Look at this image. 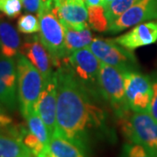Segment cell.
Listing matches in <instances>:
<instances>
[{
    "mask_svg": "<svg viewBox=\"0 0 157 157\" xmlns=\"http://www.w3.org/2000/svg\"><path fill=\"white\" fill-rule=\"evenodd\" d=\"M54 77L57 86L54 133L88 148L93 133L104 128L105 113L94 104L92 96L66 65L57 69Z\"/></svg>",
    "mask_w": 157,
    "mask_h": 157,
    "instance_id": "6da1fadb",
    "label": "cell"
},
{
    "mask_svg": "<svg viewBox=\"0 0 157 157\" xmlns=\"http://www.w3.org/2000/svg\"><path fill=\"white\" fill-rule=\"evenodd\" d=\"M37 13L40 25L39 38L50 53L53 67L58 69L62 66L64 59L67 58V52L63 25L53 0H46Z\"/></svg>",
    "mask_w": 157,
    "mask_h": 157,
    "instance_id": "7a4b0ae2",
    "label": "cell"
},
{
    "mask_svg": "<svg viewBox=\"0 0 157 157\" xmlns=\"http://www.w3.org/2000/svg\"><path fill=\"white\" fill-rule=\"evenodd\" d=\"M17 72V97L24 118L35 110V105L44 86L41 73L22 53L16 57Z\"/></svg>",
    "mask_w": 157,
    "mask_h": 157,
    "instance_id": "3957f363",
    "label": "cell"
},
{
    "mask_svg": "<svg viewBox=\"0 0 157 157\" xmlns=\"http://www.w3.org/2000/svg\"><path fill=\"white\" fill-rule=\"evenodd\" d=\"M62 65H66L71 70L78 83L92 97L98 99L101 96L99 75L101 62L89 46L74 51L64 59Z\"/></svg>",
    "mask_w": 157,
    "mask_h": 157,
    "instance_id": "277c9868",
    "label": "cell"
},
{
    "mask_svg": "<svg viewBox=\"0 0 157 157\" xmlns=\"http://www.w3.org/2000/svg\"><path fill=\"white\" fill-rule=\"evenodd\" d=\"M124 136L130 141L144 147L157 156V121L148 113L129 110L119 118Z\"/></svg>",
    "mask_w": 157,
    "mask_h": 157,
    "instance_id": "5b68a950",
    "label": "cell"
},
{
    "mask_svg": "<svg viewBox=\"0 0 157 157\" xmlns=\"http://www.w3.org/2000/svg\"><path fill=\"white\" fill-rule=\"evenodd\" d=\"M125 73L120 68L101 62L99 75L101 96L111 106L119 118L130 110L125 97Z\"/></svg>",
    "mask_w": 157,
    "mask_h": 157,
    "instance_id": "8992f818",
    "label": "cell"
},
{
    "mask_svg": "<svg viewBox=\"0 0 157 157\" xmlns=\"http://www.w3.org/2000/svg\"><path fill=\"white\" fill-rule=\"evenodd\" d=\"M89 48L104 64L120 68L125 72L136 71L138 67L133 52L117 44L113 39L95 38L90 44Z\"/></svg>",
    "mask_w": 157,
    "mask_h": 157,
    "instance_id": "52a82bcc",
    "label": "cell"
},
{
    "mask_svg": "<svg viewBox=\"0 0 157 157\" xmlns=\"http://www.w3.org/2000/svg\"><path fill=\"white\" fill-rule=\"evenodd\" d=\"M125 97L128 108L133 112L147 113L153 95L150 77L137 71H128L124 75Z\"/></svg>",
    "mask_w": 157,
    "mask_h": 157,
    "instance_id": "ba28073f",
    "label": "cell"
},
{
    "mask_svg": "<svg viewBox=\"0 0 157 157\" xmlns=\"http://www.w3.org/2000/svg\"><path fill=\"white\" fill-rule=\"evenodd\" d=\"M157 18V0H138L112 24L107 32L115 34L140 23Z\"/></svg>",
    "mask_w": 157,
    "mask_h": 157,
    "instance_id": "9c48e42d",
    "label": "cell"
},
{
    "mask_svg": "<svg viewBox=\"0 0 157 157\" xmlns=\"http://www.w3.org/2000/svg\"><path fill=\"white\" fill-rule=\"evenodd\" d=\"M0 103L10 111L18 104L17 64L14 59L0 55Z\"/></svg>",
    "mask_w": 157,
    "mask_h": 157,
    "instance_id": "30bf717a",
    "label": "cell"
},
{
    "mask_svg": "<svg viewBox=\"0 0 157 157\" xmlns=\"http://www.w3.org/2000/svg\"><path fill=\"white\" fill-rule=\"evenodd\" d=\"M20 53L26 57L31 63L39 70L44 82L53 77L52 61L50 53L43 45L39 35H32L26 37L20 48Z\"/></svg>",
    "mask_w": 157,
    "mask_h": 157,
    "instance_id": "8fae6325",
    "label": "cell"
},
{
    "mask_svg": "<svg viewBox=\"0 0 157 157\" xmlns=\"http://www.w3.org/2000/svg\"><path fill=\"white\" fill-rule=\"evenodd\" d=\"M38 113L45 124L51 136L56 129L57 114V86L55 77L44 82V86L35 105Z\"/></svg>",
    "mask_w": 157,
    "mask_h": 157,
    "instance_id": "7c38bea8",
    "label": "cell"
},
{
    "mask_svg": "<svg viewBox=\"0 0 157 157\" xmlns=\"http://www.w3.org/2000/svg\"><path fill=\"white\" fill-rule=\"evenodd\" d=\"M113 39L120 45L131 51L152 45L157 40V22L140 23L128 33Z\"/></svg>",
    "mask_w": 157,
    "mask_h": 157,
    "instance_id": "4fadbf2b",
    "label": "cell"
},
{
    "mask_svg": "<svg viewBox=\"0 0 157 157\" xmlns=\"http://www.w3.org/2000/svg\"><path fill=\"white\" fill-rule=\"evenodd\" d=\"M53 4L61 23L78 30L88 26V11L84 0H53Z\"/></svg>",
    "mask_w": 157,
    "mask_h": 157,
    "instance_id": "5bb4252c",
    "label": "cell"
},
{
    "mask_svg": "<svg viewBox=\"0 0 157 157\" xmlns=\"http://www.w3.org/2000/svg\"><path fill=\"white\" fill-rule=\"evenodd\" d=\"M49 157H90L88 148L53 133L48 144Z\"/></svg>",
    "mask_w": 157,
    "mask_h": 157,
    "instance_id": "9a60e30c",
    "label": "cell"
},
{
    "mask_svg": "<svg viewBox=\"0 0 157 157\" xmlns=\"http://www.w3.org/2000/svg\"><path fill=\"white\" fill-rule=\"evenodd\" d=\"M21 39L11 23L0 14V52L8 58H16L20 52Z\"/></svg>",
    "mask_w": 157,
    "mask_h": 157,
    "instance_id": "2e32d148",
    "label": "cell"
},
{
    "mask_svg": "<svg viewBox=\"0 0 157 157\" xmlns=\"http://www.w3.org/2000/svg\"><path fill=\"white\" fill-rule=\"evenodd\" d=\"M65 32V42L67 56L74 51L88 47L93 41V34L89 25L84 29L73 28L67 24L62 23Z\"/></svg>",
    "mask_w": 157,
    "mask_h": 157,
    "instance_id": "e0dca14e",
    "label": "cell"
},
{
    "mask_svg": "<svg viewBox=\"0 0 157 157\" xmlns=\"http://www.w3.org/2000/svg\"><path fill=\"white\" fill-rule=\"evenodd\" d=\"M0 157H34L21 140L0 133Z\"/></svg>",
    "mask_w": 157,
    "mask_h": 157,
    "instance_id": "ac0fdd59",
    "label": "cell"
},
{
    "mask_svg": "<svg viewBox=\"0 0 157 157\" xmlns=\"http://www.w3.org/2000/svg\"><path fill=\"white\" fill-rule=\"evenodd\" d=\"M25 119L27 121V127L30 132L33 133L35 136H37L44 144L48 146L51 135L44 121L38 114V113L34 110L30 113Z\"/></svg>",
    "mask_w": 157,
    "mask_h": 157,
    "instance_id": "d6986e66",
    "label": "cell"
},
{
    "mask_svg": "<svg viewBox=\"0 0 157 157\" xmlns=\"http://www.w3.org/2000/svg\"><path fill=\"white\" fill-rule=\"evenodd\" d=\"M88 25L99 33H105L108 30L109 22L106 16L105 8L102 6H88Z\"/></svg>",
    "mask_w": 157,
    "mask_h": 157,
    "instance_id": "ffe728a7",
    "label": "cell"
},
{
    "mask_svg": "<svg viewBox=\"0 0 157 157\" xmlns=\"http://www.w3.org/2000/svg\"><path fill=\"white\" fill-rule=\"evenodd\" d=\"M138 0H113L112 3L105 9L106 16L109 25L113 23L124 12L128 11Z\"/></svg>",
    "mask_w": 157,
    "mask_h": 157,
    "instance_id": "44dd1931",
    "label": "cell"
},
{
    "mask_svg": "<svg viewBox=\"0 0 157 157\" xmlns=\"http://www.w3.org/2000/svg\"><path fill=\"white\" fill-rule=\"evenodd\" d=\"M17 31L24 34H33L40 30L39 17L33 14H24L20 16L17 23Z\"/></svg>",
    "mask_w": 157,
    "mask_h": 157,
    "instance_id": "7402d4cb",
    "label": "cell"
},
{
    "mask_svg": "<svg viewBox=\"0 0 157 157\" xmlns=\"http://www.w3.org/2000/svg\"><path fill=\"white\" fill-rule=\"evenodd\" d=\"M120 157H157L144 147L134 142H127L122 147Z\"/></svg>",
    "mask_w": 157,
    "mask_h": 157,
    "instance_id": "603a6c76",
    "label": "cell"
},
{
    "mask_svg": "<svg viewBox=\"0 0 157 157\" xmlns=\"http://www.w3.org/2000/svg\"><path fill=\"white\" fill-rule=\"evenodd\" d=\"M22 0H0V12L9 18H16L22 12Z\"/></svg>",
    "mask_w": 157,
    "mask_h": 157,
    "instance_id": "cb8c5ba5",
    "label": "cell"
},
{
    "mask_svg": "<svg viewBox=\"0 0 157 157\" xmlns=\"http://www.w3.org/2000/svg\"><path fill=\"white\" fill-rule=\"evenodd\" d=\"M152 79V88H153V95L150 106L148 108V113L154 119L157 121V73L154 75Z\"/></svg>",
    "mask_w": 157,
    "mask_h": 157,
    "instance_id": "d4e9b609",
    "label": "cell"
},
{
    "mask_svg": "<svg viewBox=\"0 0 157 157\" xmlns=\"http://www.w3.org/2000/svg\"><path fill=\"white\" fill-rule=\"evenodd\" d=\"M6 107L0 103V133L7 132L12 125V119L6 112Z\"/></svg>",
    "mask_w": 157,
    "mask_h": 157,
    "instance_id": "484cf974",
    "label": "cell"
},
{
    "mask_svg": "<svg viewBox=\"0 0 157 157\" xmlns=\"http://www.w3.org/2000/svg\"><path fill=\"white\" fill-rule=\"evenodd\" d=\"M46 0H22L23 6L25 10L31 13L38 12L40 8Z\"/></svg>",
    "mask_w": 157,
    "mask_h": 157,
    "instance_id": "4316f807",
    "label": "cell"
},
{
    "mask_svg": "<svg viewBox=\"0 0 157 157\" xmlns=\"http://www.w3.org/2000/svg\"><path fill=\"white\" fill-rule=\"evenodd\" d=\"M84 1L87 7L88 6H102V0H84Z\"/></svg>",
    "mask_w": 157,
    "mask_h": 157,
    "instance_id": "83f0119b",
    "label": "cell"
},
{
    "mask_svg": "<svg viewBox=\"0 0 157 157\" xmlns=\"http://www.w3.org/2000/svg\"><path fill=\"white\" fill-rule=\"evenodd\" d=\"M113 1V0H102V6H103V7L106 9L107 6L112 3Z\"/></svg>",
    "mask_w": 157,
    "mask_h": 157,
    "instance_id": "f1b7e54d",
    "label": "cell"
}]
</instances>
